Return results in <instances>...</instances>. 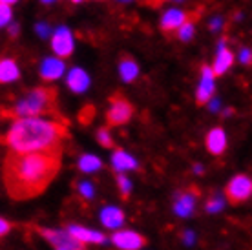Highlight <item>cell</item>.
Segmentation results:
<instances>
[{"label":"cell","mask_w":252,"mask_h":250,"mask_svg":"<svg viewBox=\"0 0 252 250\" xmlns=\"http://www.w3.org/2000/svg\"><path fill=\"white\" fill-rule=\"evenodd\" d=\"M207 148L212 156H221L227 148V135L223 128H212L207 135Z\"/></svg>","instance_id":"2e32d148"},{"label":"cell","mask_w":252,"mask_h":250,"mask_svg":"<svg viewBox=\"0 0 252 250\" xmlns=\"http://www.w3.org/2000/svg\"><path fill=\"white\" fill-rule=\"evenodd\" d=\"M66 84L68 88L73 92V94H82V92H86L90 86V77L88 73L81 68H73L71 71L68 73V79H66Z\"/></svg>","instance_id":"9a60e30c"},{"label":"cell","mask_w":252,"mask_h":250,"mask_svg":"<svg viewBox=\"0 0 252 250\" xmlns=\"http://www.w3.org/2000/svg\"><path fill=\"white\" fill-rule=\"evenodd\" d=\"M221 19H212V22H210V30L212 31H218V30H221Z\"/></svg>","instance_id":"f546056e"},{"label":"cell","mask_w":252,"mask_h":250,"mask_svg":"<svg viewBox=\"0 0 252 250\" xmlns=\"http://www.w3.org/2000/svg\"><path fill=\"white\" fill-rule=\"evenodd\" d=\"M101 166H102L101 159H99L97 156H92V154H86V156H82L81 159H79V170L84 172V174L97 172Z\"/></svg>","instance_id":"44dd1931"},{"label":"cell","mask_w":252,"mask_h":250,"mask_svg":"<svg viewBox=\"0 0 252 250\" xmlns=\"http://www.w3.org/2000/svg\"><path fill=\"white\" fill-rule=\"evenodd\" d=\"M9 33H11V37H17V33H19V26L17 24L9 26Z\"/></svg>","instance_id":"4dcf8cb0"},{"label":"cell","mask_w":252,"mask_h":250,"mask_svg":"<svg viewBox=\"0 0 252 250\" xmlns=\"http://www.w3.org/2000/svg\"><path fill=\"white\" fill-rule=\"evenodd\" d=\"M55 112H57V92L53 88L38 86L26 92L4 113L11 119H28V117L51 115Z\"/></svg>","instance_id":"3957f363"},{"label":"cell","mask_w":252,"mask_h":250,"mask_svg":"<svg viewBox=\"0 0 252 250\" xmlns=\"http://www.w3.org/2000/svg\"><path fill=\"white\" fill-rule=\"evenodd\" d=\"M66 234H68L71 239H75L77 243H81V245H86V243H104V241H106L101 232L90 230V228H84V226H79V225L68 226V232H66Z\"/></svg>","instance_id":"7c38bea8"},{"label":"cell","mask_w":252,"mask_h":250,"mask_svg":"<svg viewBox=\"0 0 252 250\" xmlns=\"http://www.w3.org/2000/svg\"><path fill=\"white\" fill-rule=\"evenodd\" d=\"M71 2H82V0H71Z\"/></svg>","instance_id":"8d00e7d4"},{"label":"cell","mask_w":252,"mask_h":250,"mask_svg":"<svg viewBox=\"0 0 252 250\" xmlns=\"http://www.w3.org/2000/svg\"><path fill=\"white\" fill-rule=\"evenodd\" d=\"M223 207H225V199H223L221 195H212V197L207 201V212L208 214L220 212Z\"/></svg>","instance_id":"603a6c76"},{"label":"cell","mask_w":252,"mask_h":250,"mask_svg":"<svg viewBox=\"0 0 252 250\" xmlns=\"http://www.w3.org/2000/svg\"><path fill=\"white\" fill-rule=\"evenodd\" d=\"M194 15H190V13L183 11V9H168V11L164 13L163 17H161V30L164 33H172V31H177L181 26L187 22L189 19H192Z\"/></svg>","instance_id":"9c48e42d"},{"label":"cell","mask_w":252,"mask_h":250,"mask_svg":"<svg viewBox=\"0 0 252 250\" xmlns=\"http://www.w3.org/2000/svg\"><path fill=\"white\" fill-rule=\"evenodd\" d=\"M9 230H11V225L7 223L6 219L0 218V238H2V236H6V234H7Z\"/></svg>","instance_id":"f1b7e54d"},{"label":"cell","mask_w":252,"mask_h":250,"mask_svg":"<svg viewBox=\"0 0 252 250\" xmlns=\"http://www.w3.org/2000/svg\"><path fill=\"white\" fill-rule=\"evenodd\" d=\"M61 168V154H13L4 163V183L13 199L42 194Z\"/></svg>","instance_id":"6da1fadb"},{"label":"cell","mask_w":252,"mask_h":250,"mask_svg":"<svg viewBox=\"0 0 252 250\" xmlns=\"http://www.w3.org/2000/svg\"><path fill=\"white\" fill-rule=\"evenodd\" d=\"M44 4H51V2H55V0H42Z\"/></svg>","instance_id":"e575fe53"},{"label":"cell","mask_w":252,"mask_h":250,"mask_svg":"<svg viewBox=\"0 0 252 250\" xmlns=\"http://www.w3.org/2000/svg\"><path fill=\"white\" fill-rule=\"evenodd\" d=\"M51 48H53V53L57 59H66L73 53V48H75V42H73V33L69 31L68 28H57L53 31V37H51Z\"/></svg>","instance_id":"8992f818"},{"label":"cell","mask_w":252,"mask_h":250,"mask_svg":"<svg viewBox=\"0 0 252 250\" xmlns=\"http://www.w3.org/2000/svg\"><path fill=\"white\" fill-rule=\"evenodd\" d=\"M97 141H99L101 146H104V148H112V146H114V139L110 135L108 128H101V130L97 131Z\"/></svg>","instance_id":"484cf974"},{"label":"cell","mask_w":252,"mask_h":250,"mask_svg":"<svg viewBox=\"0 0 252 250\" xmlns=\"http://www.w3.org/2000/svg\"><path fill=\"white\" fill-rule=\"evenodd\" d=\"M197 195H199V192H197L195 188L185 190L183 194L177 195L176 205H174V212H176L177 216H181V218H189L190 214L194 212L195 203H197Z\"/></svg>","instance_id":"8fae6325"},{"label":"cell","mask_w":252,"mask_h":250,"mask_svg":"<svg viewBox=\"0 0 252 250\" xmlns=\"http://www.w3.org/2000/svg\"><path fill=\"white\" fill-rule=\"evenodd\" d=\"M214 90H216L214 73H212L210 66H203L201 68V82H199L197 94H195V102H197V104H207L208 100L212 99Z\"/></svg>","instance_id":"ba28073f"},{"label":"cell","mask_w":252,"mask_h":250,"mask_svg":"<svg viewBox=\"0 0 252 250\" xmlns=\"http://www.w3.org/2000/svg\"><path fill=\"white\" fill-rule=\"evenodd\" d=\"M11 17H13L11 7L0 4V28H4V26L9 24V22H11Z\"/></svg>","instance_id":"4316f807"},{"label":"cell","mask_w":252,"mask_h":250,"mask_svg":"<svg viewBox=\"0 0 252 250\" xmlns=\"http://www.w3.org/2000/svg\"><path fill=\"white\" fill-rule=\"evenodd\" d=\"M117 185H119V190H121L123 199H126V197L130 195V190H132V183H130V179H128L126 175L119 174V175H117Z\"/></svg>","instance_id":"d4e9b609"},{"label":"cell","mask_w":252,"mask_h":250,"mask_svg":"<svg viewBox=\"0 0 252 250\" xmlns=\"http://www.w3.org/2000/svg\"><path fill=\"white\" fill-rule=\"evenodd\" d=\"M40 234L44 236L51 245H55L57 250H82V245L77 243L75 239H71L68 234L59 230H48V228H42Z\"/></svg>","instance_id":"30bf717a"},{"label":"cell","mask_w":252,"mask_h":250,"mask_svg":"<svg viewBox=\"0 0 252 250\" xmlns=\"http://www.w3.org/2000/svg\"><path fill=\"white\" fill-rule=\"evenodd\" d=\"M101 223L106 228H119L123 223H125V212L121 210V208H115V207H106L104 210L101 212Z\"/></svg>","instance_id":"ac0fdd59"},{"label":"cell","mask_w":252,"mask_h":250,"mask_svg":"<svg viewBox=\"0 0 252 250\" xmlns=\"http://www.w3.org/2000/svg\"><path fill=\"white\" fill-rule=\"evenodd\" d=\"M77 190H79V194H81L84 199H92L95 194V187L90 181H79L77 183Z\"/></svg>","instance_id":"cb8c5ba5"},{"label":"cell","mask_w":252,"mask_h":250,"mask_svg":"<svg viewBox=\"0 0 252 250\" xmlns=\"http://www.w3.org/2000/svg\"><path fill=\"white\" fill-rule=\"evenodd\" d=\"M240 61L243 64H251L252 53H251V50H249V48H243V50L240 51Z\"/></svg>","instance_id":"83f0119b"},{"label":"cell","mask_w":252,"mask_h":250,"mask_svg":"<svg viewBox=\"0 0 252 250\" xmlns=\"http://www.w3.org/2000/svg\"><path fill=\"white\" fill-rule=\"evenodd\" d=\"M66 137L68 128L61 121L28 117L13 121L4 143L13 154H63Z\"/></svg>","instance_id":"7a4b0ae2"},{"label":"cell","mask_w":252,"mask_h":250,"mask_svg":"<svg viewBox=\"0 0 252 250\" xmlns=\"http://www.w3.org/2000/svg\"><path fill=\"white\" fill-rule=\"evenodd\" d=\"M225 194H227V199L230 201V203H234V205L247 201L252 194L251 177H249V175H236L232 181L227 185Z\"/></svg>","instance_id":"5b68a950"},{"label":"cell","mask_w":252,"mask_h":250,"mask_svg":"<svg viewBox=\"0 0 252 250\" xmlns=\"http://www.w3.org/2000/svg\"><path fill=\"white\" fill-rule=\"evenodd\" d=\"M64 73V62L57 57H48L40 64V77L44 81H55Z\"/></svg>","instance_id":"5bb4252c"},{"label":"cell","mask_w":252,"mask_h":250,"mask_svg":"<svg viewBox=\"0 0 252 250\" xmlns=\"http://www.w3.org/2000/svg\"><path fill=\"white\" fill-rule=\"evenodd\" d=\"M234 62V53L227 48V42L225 40H221L220 42V50H218V55H216V61H214V66H212V73L216 75H223L225 71H227Z\"/></svg>","instance_id":"4fadbf2b"},{"label":"cell","mask_w":252,"mask_h":250,"mask_svg":"<svg viewBox=\"0 0 252 250\" xmlns=\"http://www.w3.org/2000/svg\"><path fill=\"white\" fill-rule=\"evenodd\" d=\"M194 19H195V15L192 17V19H189L187 22H185L179 30L176 31L177 38L179 40H183V42H187V40H190V38L194 37V30H195V24H194Z\"/></svg>","instance_id":"7402d4cb"},{"label":"cell","mask_w":252,"mask_h":250,"mask_svg":"<svg viewBox=\"0 0 252 250\" xmlns=\"http://www.w3.org/2000/svg\"><path fill=\"white\" fill-rule=\"evenodd\" d=\"M194 172H195V174H203V166H201V164H195Z\"/></svg>","instance_id":"d6a6232c"},{"label":"cell","mask_w":252,"mask_h":250,"mask_svg":"<svg viewBox=\"0 0 252 250\" xmlns=\"http://www.w3.org/2000/svg\"><path fill=\"white\" fill-rule=\"evenodd\" d=\"M133 115V106L121 95H115L110 99V108L106 113V121L110 126H121L128 123Z\"/></svg>","instance_id":"277c9868"},{"label":"cell","mask_w":252,"mask_h":250,"mask_svg":"<svg viewBox=\"0 0 252 250\" xmlns=\"http://www.w3.org/2000/svg\"><path fill=\"white\" fill-rule=\"evenodd\" d=\"M119 75L125 82H133L139 75V66L132 57L123 55L119 62Z\"/></svg>","instance_id":"d6986e66"},{"label":"cell","mask_w":252,"mask_h":250,"mask_svg":"<svg viewBox=\"0 0 252 250\" xmlns=\"http://www.w3.org/2000/svg\"><path fill=\"white\" fill-rule=\"evenodd\" d=\"M19 77H20V69L17 66V62L13 59H9V57H2L0 59V84L17 81Z\"/></svg>","instance_id":"e0dca14e"},{"label":"cell","mask_w":252,"mask_h":250,"mask_svg":"<svg viewBox=\"0 0 252 250\" xmlns=\"http://www.w3.org/2000/svg\"><path fill=\"white\" fill-rule=\"evenodd\" d=\"M161 2H168V0H156V4H161ZM170 2H181V0H170Z\"/></svg>","instance_id":"836d02e7"},{"label":"cell","mask_w":252,"mask_h":250,"mask_svg":"<svg viewBox=\"0 0 252 250\" xmlns=\"http://www.w3.org/2000/svg\"><path fill=\"white\" fill-rule=\"evenodd\" d=\"M112 164L117 172H128V170H135L137 168V161L133 159L130 154H126L125 150H115L114 156H112Z\"/></svg>","instance_id":"ffe728a7"},{"label":"cell","mask_w":252,"mask_h":250,"mask_svg":"<svg viewBox=\"0 0 252 250\" xmlns=\"http://www.w3.org/2000/svg\"><path fill=\"white\" fill-rule=\"evenodd\" d=\"M15 2H17V0H0V4H2V6H7V7H11Z\"/></svg>","instance_id":"1f68e13d"},{"label":"cell","mask_w":252,"mask_h":250,"mask_svg":"<svg viewBox=\"0 0 252 250\" xmlns=\"http://www.w3.org/2000/svg\"><path fill=\"white\" fill-rule=\"evenodd\" d=\"M119 2H130V0H119Z\"/></svg>","instance_id":"d590c367"},{"label":"cell","mask_w":252,"mask_h":250,"mask_svg":"<svg viewBox=\"0 0 252 250\" xmlns=\"http://www.w3.org/2000/svg\"><path fill=\"white\" fill-rule=\"evenodd\" d=\"M112 243L121 250H141L146 245V239L133 230H121L114 234Z\"/></svg>","instance_id":"52a82bcc"}]
</instances>
